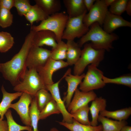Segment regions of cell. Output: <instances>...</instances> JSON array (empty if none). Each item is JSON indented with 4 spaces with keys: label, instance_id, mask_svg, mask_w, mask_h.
<instances>
[{
    "label": "cell",
    "instance_id": "cell-22",
    "mask_svg": "<svg viewBox=\"0 0 131 131\" xmlns=\"http://www.w3.org/2000/svg\"><path fill=\"white\" fill-rule=\"evenodd\" d=\"M38 5L49 16L59 12L61 9V2L59 0H35Z\"/></svg>",
    "mask_w": 131,
    "mask_h": 131
},
{
    "label": "cell",
    "instance_id": "cell-12",
    "mask_svg": "<svg viewBox=\"0 0 131 131\" xmlns=\"http://www.w3.org/2000/svg\"><path fill=\"white\" fill-rule=\"evenodd\" d=\"M67 71L59 81L55 83L46 86V89L49 91L53 99L55 101L62 115L63 119L62 122L68 123H72L73 119L72 115L66 109L64 101L61 99L59 88V84L61 80L64 78L68 74Z\"/></svg>",
    "mask_w": 131,
    "mask_h": 131
},
{
    "label": "cell",
    "instance_id": "cell-37",
    "mask_svg": "<svg viewBox=\"0 0 131 131\" xmlns=\"http://www.w3.org/2000/svg\"><path fill=\"white\" fill-rule=\"evenodd\" d=\"M15 0H0V8H3L10 11L14 6Z\"/></svg>",
    "mask_w": 131,
    "mask_h": 131
},
{
    "label": "cell",
    "instance_id": "cell-18",
    "mask_svg": "<svg viewBox=\"0 0 131 131\" xmlns=\"http://www.w3.org/2000/svg\"><path fill=\"white\" fill-rule=\"evenodd\" d=\"M1 90L2 94V98L0 103V119L3 120L4 115L10 108L11 102L20 97L23 93L20 92L14 93L8 92L6 90L3 85L1 87Z\"/></svg>",
    "mask_w": 131,
    "mask_h": 131
},
{
    "label": "cell",
    "instance_id": "cell-2",
    "mask_svg": "<svg viewBox=\"0 0 131 131\" xmlns=\"http://www.w3.org/2000/svg\"><path fill=\"white\" fill-rule=\"evenodd\" d=\"M90 27L88 31L79 41L78 44L80 47L90 41L92 47L96 49L109 51L113 48V42L118 39V35L107 33L97 22L93 23Z\"/></svg>",
    "mask_w": 131,
    "mask_h": 131
},
{
    "label": "cell",
    "instance_id": "cell-11",
    "mask_svg": "<svg viewBox=\"0 0 131 131\" xmlns=\"http://www.w3.org/2000/svg\"><path fill=\"white\" fill-rule=\"evenodd\" d=\"M33 97L25 93H23L19 100L11 104L10 108L14 109L19 115L23 123L26 126H31L29 114V105Z\"/></svg>",
    "mask_w": 131,
    "mask_h": 131
},
{
    "label": "cell",
    "instance_id": "cell-26",
    "mask_svg": "<svg viewBox=\"0 0 131 131\" xmlns=\"http://www.w3.org/2000/svg\"><path fill=\"white\" fill-rule=\"evenodd\" d=\"M46 89H41L35 94L34 96L37 107L40 112L50 101L53 99L50 93Z\"/></svg>",
    "mask_w": 131,
    "mask_h": 131
},
{
    "label": "cell",
    "instance_id": "cell-29",
    "mask_svg": "<svg viewBox=\"0 0 131 131\" xmlns=\"http://www.w3.org/2000/svg\"><path fill=\"white\" fill-rule=\"evenodd\" d=\"M5 115L7 120L8 131H33L31 126H22L17 123L14 119L10 109H9Z\"/></svg>",
    "mask_w": 131,
    "mask_h": 131
},
{
    "label": "cell",
    "instance_id": "cell-28",
    "mask_svg": "<svg viewBox=\"0 0 131 131\" xmlns=\"http://www.w3.org/2000/svg\"><path fill=\"white\" fill-rule=\"evenodd\" d=\"M67 50L66 43L62 40L57 43L56 46L52 48L50 58L56 60L66 59Z\"/></svg>",
    "mask_w": 131,
    "mask_h": 131
},
{
    "label": "cell",
    "instance_id": "cell-16",
    "mask_svg": "<svg viewBox=\"0 0 131 131\" xmlns=\"http://www.w3.org/2000/svg\"><path fill=\"white\" fill-rule=\"evenodd\" d=\"M71 69L65 77L68 85L66 95L64 101L67 107L71 101L74 94L79 85L82 81L85 74L83 73L80 75H74L71 74Z\"/></svg>",
    "mask_w": 131,
    "mask_h": 131
},
{
    "label": "cell",
    "instance_id": "cell-36",
    "mask_svg": "<svg viewBox=\"0 0 131 131\" xmlns=\"http://www.w3.org/2000/svg\"><path fill=\"white\" fill-rule=\"evenodd\" d=\"M28 0H15L14 7L20 16H24L30 10L32 6Z\"/></svg>",
    "mask_w": 131,
    "mask_h": 131
},
{
    "label": "cell",
    "instance_id": "cell-19",
    "mask_svg": "<svg viewBox=\"0 0 131 131\" xmlns=\"http://www.w3.org/2000/svg\"><path fill=\"white\" fill-rule=\"evenodd\" d=\"M106 99L101 97H97L92 101L90 107V111L92 118L90 122L91 125L94 126L97 125L99 114L101 112L106 109Z\"/></svg>",
    "mask_w": 131,
    "mask_h": 131
},
{
    "label": "cell",
    "instance_id": "cell-14",
    "mask_svg": "<svg viewBox=\"0 0 131 131\" xmlns=\"http://www.w3.org/2000/svg\"><path fill=\"white\" fill-rule=\"evenodd\" d=\"M103 29L109 33L113 32L121 27H131V23L124 19L121 16L115 15L107 12L103 24Z\"/></svg>",
    "mask_w": 131,
    "mask_h": 131
},
{
    "label": "cell",
    "instance_id": "cell-39",
    "mask_svg": "<svg viewBox=\"0 0 131 131\" xmlns=\"http://www.w3.org/2000/svg\"><path fill=\"white\" fill-rule=\"evenodd\" d=\"M0 131H8V126L7 120L0 119Z\"/></svg>",
    "mask_w": 131,
    "mask_h": 131
},
{
    "label": "cell",
    "instance_id": "cell-27",
    "mask_svg": "<svg viewBox=\"0 0 131 131\" xmlns=\"http://www.w3.org/2000/svg\"><path fill=\"white\" fill-rule=\"evenodd\" d=\"M90 107L88 104L78 108L71 114L73 119L82 124L90 125L88 117Z\"/></svg>",
    "mask_w": 131,
    "mask_h": 131
},
{
    "label": "cell",
    "instance_id": "cell-15",
    "mask_svg": "<svg viewBox=\"0 0 131 131\" xmlns=\"http://www.w3.org/2000/svg\"><path fill=\"white\" fill-rule=\"evenodd\" d=\"M57 44L55 35L52 32L43 30L35 32L32 42V45L41 47L44 45L55 48Z\"/></svg>",
    "mask_w": 131,
    "mask_h": 131
},
{
    "label": "cell",
    "instance_id": "cell-41",
    "mask_svg": "<svg viewBox=\"0 0 131 131\" xmlns=\"http://www.w3.org/2000/svg\"><path fill=\"white\" fill-rule=\"evenodd\" d=\"M115 0H104L105 5L107 7L111 6Z\"/></svg>",
    "mask_w": 131,
    "mask_h": 131
},
{
    "label": "cell",
    "instance_id": "cell-33",
    "mask_svg": "<svg viewBox=\"0 0 131 131\" xmlns=\"http://www.w3.org/2000/svg\"><path fill=\"white\" fill-rule=\"evenodd\" d=\"M103 80L106 84L113 83L131 87V75L130 74L123 75L114 78H110L104 76Z\"/></svg>",
    "mask_w": 131,
    "mask_h": 131
},
{
    "label": "cell",
    "instance_id": "cell-23",
    "mask_svg": "<svg viewBox=\"0 0 131 131\" xmlns=\"http://www.w3.org/2000/svg\"><path fill=\"white\" fill-rule=\"evenodd\" d=\"M59 124L65 127L71 131H102L101 124L95 126L82 124L73 119V122L68 123L58 122Z\"/></svg>",
    "mask_w": 131,
    "mask_h": 131
},
{
    "label": "cell",
    "instance_id": "cell-20",
    "mask_svg": "<svg viewBox=\"0 0 131 131\" xmlns=\"http://www.w3.org/2000/svg\"><path fill=\"white\" fill-rule=\"evenodd\" d=\"M66 62L68 66L74 65L80 58L82 50L78 43L74 40L67 41Z\"/></svg>",
    "mask_w": 131,
    "mask_h": 131
},
{
    "label": "cell",
    "instance_id": "cell-5",
    "mask_svg": "<svg viewBox=\"0 0 131 131\" xmlns=\"http://www.w3.org/2000/svg\"><path fill=\"white\" fill-rule=\"evenodd\" d=\"M43 89H46L45 85L36 69L27 70L23 79L14 87L16 92L25 93L34 97L37 92Z\"/></svg>",
    "mask_w": 131,
    "mask_h": 131
},
{
    "label": "cell",
    "instance_id": "cell-35",
    "mask_svg": "<svg viewBox=\"0 0 131 131\" xmlns=\"http://www.w3.org/2000/svg\"><path fill=\"white\" fill-rule=\"evenodd\" d=\"M128 0H115L110 6L109 11L111 13L120 16L125 11Z\"/></svg>",
    "mask_w": 131,
    "mask_h": 131
},
{
    "label": "cell",
    "instance_id": "cell-24",
    "mask_svg": "<svg viewBox=\"0 0 131 131\" xmlns=\"http://www.w3.org/2000/svg\"><path fill=\"white\" fill-rule=\"evenodd\" d=\"M26 19L30 23L31 26L35 22H41L49 16L37 5H32L30 10L24 16Z\"/></svg>",
    "mask_w": 131,
    "mask_h": 131
},
{
    "label": "cell",
    "instance_id": "cell-13",
    "mask_svg": "<svg viewBox=\"0 0 131 131\" xmlns=\"http://www.w3.org/2000/svg\"><path fill=\"white\" fill-rule=\"evenodd\" d=\"M97 97L96 94L93 91L84 92L77 88L73 99L67 107L68 111L72 114L80 108L88 104Z\"/></svg>",
    "mask_w": 131,
    "mask_h": 131
},
{
    "label": "cell",
    "instance_id": "cell-6",
    "mask_svg": "<svg viewBox=\"0 0 131 131\" xmlns=\"http://www.w3.org/2000/svg\"><path fill=\"white\" fill-rule=\"evenodd\" d=\"M97 67L93 64L88 66L86 73L79 85L80 90L88 92L103 88L105 86L103 80V73Z\"/></svg>",
    "mask_w": 131,
    "mask_h": 131
},
{
    "label": "cell",
    "instance_id": "cell-43",
    "mask_svg": "<svg viewBox=\"0 0 131 131\" xmlns=\"http://www.w3.org/2000/svg\"><path fill=\"white\" fill-rule=\"evenodd\" d=\"M49 131H60L57 129L53 127L51 128Z\"/></svg>",
    "mask_w": 131,
    "mask_h": 131
},
{
    "label": "cell",
    "instance_id": "cell-4",
    "mask_svg": "<svg viewBox=\"0 0 131 131\" xmlns=\"http://www.w3.org/2000/svg\"><path fill=\"white\" fill-rule=\"evenodd\" d=\"M105 50L94 48L90 43H86L82 50L80 56L74 65L73 73L80 75L83 74L85 68L89 64L98 66L104 58Z\"/></svg>",
    "mask_w": 131,
    "mask_h": 131
},
{
    "label": "cell",
    "instance_id": "cell-25",
    "mask_svg": "<svg viewBox=\"0 0 131 131\" xmlns=\"http://www.w3.org/2000/svg\"><path fill=\"white\" fill-rule=\"evenodd\" d=\"M100 115L107 118H112L118 121L125 120L131 114V107H126L115 111L105 110L100 113Z\"/></svg>",
    "mask_w": 131,
    "mask_h": 131
},
{
    "label": "cell",
    "instance_id": "cell-38",
    "mask_svg": "<svg viewBox=\"0 0 131 131\" xmlns=\"http://www.w3.org/2000/svg\"><path fill=\"white\" fill-rule=\"evenodd\" d=\"M96 1L95 0H83L84 4L87 11L90 10Z\"/></svg>",
    "mask_w": 131,
    "mask_h": 131
},
{
    "label": "cell",
    "instance_id": "cell-9",
    "mask_svg": "<svg viewBox=\"0 0 131 131\" xmlns=\"http://www.w3.org/2000/svg\"><path fill=\"white\" fill-rule=\"evenodd\" d=\"M50 52L47 49L32 45L27 58V68L37 70L42 66L50 57Z\"/></svg>",
    "mask_w": 131,
    "mask_h": 131
},
{
    "label": "cell",
    "instance_id": "cell-7",
    "mask_svg": "<svg viewBox=\"0 0 131 131\" xmlns=\"http://www.w3.org/2000/svg\"><path fill=\"white\" fill-rule=\"evenodd\" d=\"M85 13L79 16L68 17L62 39L67 41L74 40L76 38L82 37L88 31L89 28L83 23V19Z\"/></svg>",
    "mask_w": 131,
    "mask_h": 131
},
{
    "label": "cell",
    "instance_id": "cell-40",
    "mask_svg": "<svg viewBox=\"0 0 131 131\" xmlns=\"http://www.w3.org/2000/svg\"><path fill=\"white\" fill-rule=\"evenodd\" d=\"M125 11L129 16L131 15V0H128L126 7Z\"/></svg>",
    "mask_w": 131,
    "mask_h": 131
},
{
    "label": "cell",
    "instance_id": "cell-17",
    "mask_svg": "<svg viewBox=\"0 0 131 131\" xmlns=\"http://www.w3.org/2000/svg\"><path fill=\"white\" fill-rule=\"evenodd\" d=\"M63 2L69 17H78L87 12L83 0H64Z\"/></svg>",
    "mask_w": 131,
    "mask_h": 131
},
{
    "label": "cell",
    "instance_id": "cell-42",
    "mask_svg": "<svg viewBox=\"0 0 131 131\" xmlns=\"http://www.w3.org/2000/svg\"><path fill=\"white\" fill-rule=\"evenodd\" d=\"M120 131H131V126L127 125H125L122 128Z\"/></svg>",
    "mask_w": 131,
    "mask_h": 131
},
{
    "label": "cell",
    "instance_id": "cell-34",
    "mask_svg": "<svg viewBox=\"0 0 131 131\" xmlns=\"http://www.w3.org/2000/svg\"><path fill=\"white\" fill-rule=\"evenodd\" d=\"M13 15L10 10L0 8V26L3 28L10 26L13 23Z\"/></svg>",
    "mask_w": 131,
    "mask_h": 131
},
{
    "label": "cell",
    "instance_id": "cell-10",
    "mask_svg": "<svg viewBox=\"0 0 131 131\" xmlns=\"http://www.w3.org/2000/svg\"><path fill=\"white\" fill-rule=\"evenodd\" d=\"M68 66L66 61L56 60L49 57L43 66L36 70L46 86L54 83L52 76L55 72Z\"/></svg>",
    "mask_w": 131,
    "mask_h": 131
},
{
    "label": "cell",
    "instance_id": "cell-32",
    "mask_svg": "<svg viewBox=\"0 0 131 131\" xmlns=\"http://www.w3.org/2000/svg\"><path fill=\"white\" fill-rule=\"evenodd\" d=\"M60 113V112L56 102L53 99L49 102L40 112L39 120L45 119L53 114Z\"/></svg>",
    "mask_w": 131,
    "mask_h": 131
},
{
    "label": "cell",
    "instance_id": "cell-21",
    "mask_svg": "<svg viewBox=\"0 0 131 131\" xmlns=\"http://www.w3.org/2000/svg\"><path fill=\"white\" fill-rule=\"evenodd\" d=\"M98 121L101 123L102 131H120L123 126L128 124L125 120H113L100 115Z\"/></svg>",
    "mask_w": 131,
    "mask_h": 131
},
{
    "label": "cell",
    "instance_id": "cell-30",
    "mask_svg": "<svg viewBox=\"0 0 131 131\" xmlns=\"http://www.w3.org/2000/svg\"><path fill=\"white\" fill-rule=\"evenodd\" d=\"M40 111L37 107L36 99L34 97L29 108V114L31 127L33 131H39L38 124L39 120Z\"/></svg>",
    "mask_w": 131,
    "mask_h": 131
},
{
    "label": "cell",
    "instance_id": "cell-3",
    "mask_svg": "<svg viewBox=\"0 0 131 131\" xmlns=\"http://www.w3.org/2000/svg\"><path fill=\"white\" fill-rule=\"evenodd\" d=\"M67 15L63 12H58L49 16L38 25H32L30 30L36 32L47 30L55 35L57 43L62 40L63 33L68 18Z\"/></svg>",
    "mask_w": 131,
    "mask_h": 131
},
{
    "label": "cell",
    "instance_id": "cell-8",
    "mask_svg": "<svg viewBox=\"0 0 131 131\" xmlns=\"http://www.w3.org/2000/svg\"><path fill=\"white\" fill-rule=\"evenodd\" d=\"M108 11L104 0H97L93 6L84 16L83 22L88 27L94 23L97 22L101 26L103 25Z\"/></svg>",
    "mask_w": 131,
    "mask_h": 131
},
{
    "label": "cell",
    "instance_id": "cell-31",
    "mask_svg": "<svg viewBox=\"0 0 131 131\" xmlns=\"http://www.w3.org/2000/svg\"><path fill=\"white\" fill-rule=\"evenodd\" d=\"M14 43V38L9 33L0 32V52L5 53L8 51Z\"/></svg>",
    "mask_w": 131,
    "mask_h": 131
},
{
    "label": "cell",
    "instance_id": "cell-1",
    "mask_svg": "<svg viewBox=\"0 0 131 131\" xmlns=\"http://www.w3.org/2000/svg\"><path fill=\"white\" fill-rule=\"evenodd\" d=\"M35 33L30 30L19 52L10 60L4 63H0V72L3 77L14 87L23 79L27 70V58L32 45Z\"/></svg>",
    "mask_w": 131,
    "mask_h": 131
}]
</instances>
